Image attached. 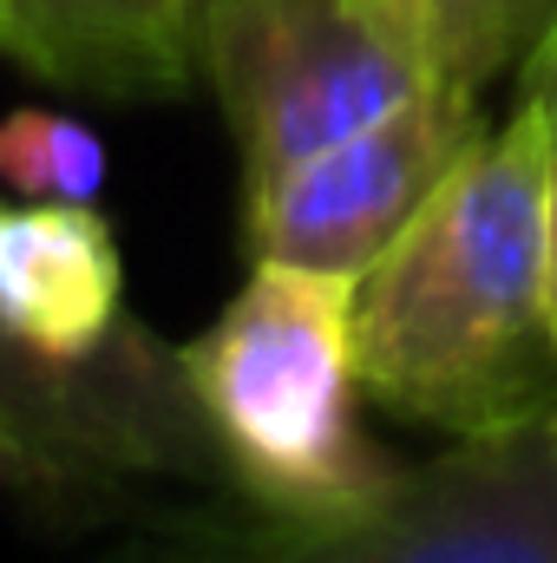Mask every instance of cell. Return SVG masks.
Listing matches in <instances>:
<instances>
[{
    "instance_id": "4",
    "label": "cell",
    "mask_w": 557,
    "mask_h": 563,
    "mask_svg": "<svg viewBox=\"0 0 557 563\" xmlns=\"http://www.w3.org/2000/svg\"><path fill=\"white\" fill-rule=\"evenodd\" d=\"M197 66L223 99L243 177H270L433 86L368 0H204Z\"/></svg>"
},
{
    "instance_id": "3",
    "label": "cell",
    "mask_w": 557,
    "mask_h": 563,
    "mask_svg": "<svg viewBox=\"0 0 557 563\" xmlns=\"http://www.w3.org/2000/svg\"><path fill=\"white\" fill-rule=\"evenodd\" d=\"M125 563H557V426L452 439L341 511L190 518Z\"/></svg>"
},
{
    "instance_id": "1",
    "label": "cell",
    "mask_w": 557,
    "mask_h": 563,
    "mask_svg": "<svg viewBox=\"0 0 557 563\" xmlns=\"http://www.w3.org/2000/svg\"><path fill=\"white\" fill-rule=\"evenodd\" d=\"M551 125L525 99L354 276L368 400L452 439L557 413Z\"/></svg>"
},
{
    "instance_id": "2",
    "label": "cell",
    "mask_w": 557,
    "mask_h": 563,
    "mask_svg": "<svg viewBox=\"0 0 557 563\" xmlns=\"http://www.w3.org/2000/svg\"><path fill=\"white\" fill-rule=\"evenodd\" d=\"M177 361L223 472L263 511H341L401 472L361 432L354 276L256 256Z\"/></svg>"
},
{
    "instance_id": "10",
    "label": "cell",
    "mask_w": 557,
    "mask_h": 563,
    "mask_svg": "<svg viewBox=\"0 0 557 563\" xmlns=\"http://www.w3.org/2000/svg\"><path fill=\"white\" fill-rule=\"evenodd\" d=\"M0 485H7V492H26V498H46L40 459L26 452V439H20V426L7 420V407H0Z\"/></svg>"
},
{
    "instance_id": "5",
    "label": "cell",
    "mask_w": 557,
    "mask_h": 563,
    "mask_svg": "<svg viewBox=\"0 0 557 563\" xmlns=\"http://www.w3.org/2000/svg\"><path fill=\"white\" fill-rule=\"evenodd\" d=\"M485 132V92L426 86L361 132L250 177V263L361 276Z\"/></svg>"
},
{
    "instance_id": "8",
    "label": "cell",
    "mask_w": 557,
    "mask_h": 563,
    "mask_svg": "<svg viewBox=\"0 0 557 563\" xmlns=\"http://www.w3.org/2000/svg\"><path fill=\"white\" fill-rule=\"evenodd\" d=\"M0 184L33 203H99L106 190V144L73 112L20 106L0 119Z\"/></svg>"
},
{
    "instance_id": "13",
    "label": "cell",
    "mask_w": 557,
    "mask_h": 563,
    "mask_svg": "<svg viewBox=\"0 0 557 563\" xmlns=\"http://www.w3.org/2000/svg\"><path fill=\"white\" fill-rule=\"evenodd\" d=\"M551 426H557V413H551Z\"/></svg>"
},
{
    "instance_id": "6",
    "label": "cell",
    "mask_w": 557,
    "mask_h": 563,
    "mask_svg": "<svg viewBox=\"0 0 557 563\" xmlns=\"http://www.w3.org/2000/svg\"><path fill=\"white\" fill-rule=\"evenodd\" d=\"M0 53L92 99H171L197 66V0H0Z\"/></svg>"
},
{
    "instance_id": "9",
    "label": "cell",
    "mask_w": 557,
    "mask_h": 563,
    "mask_svg": "<svg viewBox=\"0 0 557 563\" xmlns=\"http://www.w3.org/2000/svg\"><path fill=\"white\" fill-rule=\"evenodd\" d=\"M518 99H525L532 112H545V125L557 132V26L532 46V59L518 66Z\"/></svg>"
},
{
    "instance_id": "7",
    "label": "cell",
    "mask_w": 557,
    "mask_h": 563,
    "mask_svg": "<svg viewBox=\"0 0 557 563\" xmlns=\"http://www.w3.org/2000/svg\"><path fill=\"white\" fill-rule=\"evenodd\" d=\"M368 13L414 46L433 86L466 92H485L499 73H518L557 26V0H368Z\"/></svg>"
},
{
    "instance_id": "11",
    "label": "cell",
    "mask_w": 557,
    "mask_h": 563,
    "mask_svg": "<svg viewBox=\"0 0 557 563\" xmlns=\"http://www.w3.org/2000/svg\"><path fill=\"white\" fill-rule=\"evenodd\" d=\"M551 295H557V139H551Z\"/></svg>"
},
{
    "instance_id": "12",
    "label": "cell",
    "mask_w": 557,
    "mask_h": 563,
    "mask_svg": "<svg viewBox=\"0 0 557 563\" xmlns=\"http://www.w3.org/2000/svg\"><path fill=\"white\" fill-rule=\"evenodd\" d=\"M197 13H204V0H197Z\"/></svg>"
}]
</instances>
